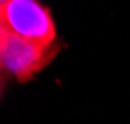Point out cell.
Returning <instances> with one entry per match:
<instances>
[{
  "label": "cell",
  "mask_w": 130,
  "mask_h": 124,
  "mask_svg": "<svg viewBox=\"0 0 130 124\" xmlns=\"http://www.w3.org/2000/svg\"><path fill=\"white\" fill-rule=\"evenodd\" d=\"M4 2H6V0H0V6H2V4H4Z\"/></svg>",
  "instance_id": "277c9868"
},
{
  "label": "cell",
  "mask_w": 130,
  "mask_h": 124,
  "mask_svg": "<svg viewBox=\"0 0 130 124\" xmlns=\"http://www.w3.org/2000/svg\"><path fill=\"white\" fill-rule=\"evenodd\" d=\"M8 28H6V24H4V20H2V16H0V49H2V45H4V41H6V38H8Z\"/></svg>",
  "instance_id": "3957f363"
},
{
  "label": "cell",
  "mask_w": 130,
  "mask_h": 124,
  "mask_svg": "<svg viewBox=\"0 0 130 124\" xmlns=\"http://www.w3.org/2000/svg\"><path fill=\"white\" fill-rule=\"evenodd\" d=\"M57 49L59 45L47 47L36 41L24 40L20 36L8 33L0 49V71H6L12 77H16L20 83H26L51 63Z\"/></svg>",
  "instance_id": "7a4b0ae2"
},
{
  "label": "cell",
  "mask_w": 130,
  "mask_h": 124,
  "mask_svg": "<svg viewBox=\"0 0 130 124\" xmlns=\"http://www.w3.org/2000/svg\"><path fill=\"white\" fill-rule=\"evenodd\" d=\"M0 91H2V79H0Z\"/></svg>",
  "instance_id": "5b68a950"
},
{
  "label": "cell",
  "mask_w": 130,
  "mask_h": 124,
  "mask_svg": "<svg viewBox=\"0 0 130 124\" xmlns=\"http://www.w3.org/2000/svg\"><path fill=\"white\" fill-rule=\"evenodd\" d=\"M0 16L14 36L47 47L59 45L53 16L40 0H6L0 6Z\"/></svg>",
  "instance_id": "6da1fadb"
}]
</instances>
